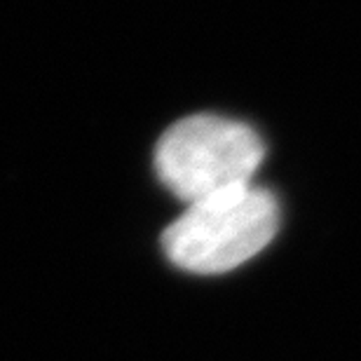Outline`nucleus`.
Returning <instances> with one entry per match:
<instances>
[{
  "instance_id": "nucleus-2",
  "label": "nucleus",
  "mask_w": 361,
  "mask_h": 361,
  "mask_svg": "<svg viewBox=\"0 0 361 361\" xmlns=\"http://www.w3.org/2000/svg\"><path fill=\"white\" fill-rule=\"evenodd\" d=\"M265 155L254 129L221 115H190L174 122L155 146V171L164 188L195 204L249 185Z\"/></svg>"
},
{
  "instance_id": "nucleus-1",
  "label": "nucleus",
  "mask_w": 361,
  "mask_h": 361,
  "mask_svg": "<svg viewBox=\"0 0 361 361\" xmlns=\"http://www.w3.org/2000/svg\"><path fill=\"white\" fill-rule=\"evenodd\" d=\"M279 228V204L261 185H240L195 204L162 235V249L180 270L219 274L240 268L268 247Z\"/></svg>"
}]
</instances>
